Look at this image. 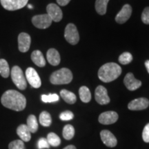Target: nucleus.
<instances>
[{"label": "nucleus", "instance_id": "nucleus-1", "mask_svg": "<svg viewBox=\"0 0 149 149\" xmlns=\"http://www.w3.org/2000/svg\"><path fill=\"white\" fill-rule=\"evenodd\" d=\"M1 102L3 107L15 111H23L26 106L25 97L15 90L6 91L1 97Z\"/></svg>", "mask_w": 149, "mask_h": 149}, {"label": "nucleus", "instance_id": "nucleus-2", "mask_svg": "<svg viewBox=\"0 0 149 149\" xmlns=\"http://www.w3.org/2000/svg\"><path fill=\"white\" fill-rule=\"evenodd\" d=\"M122 73V68L115 63H107L101 66L98 71V77L101 81L108 83L114 81Z\"/></svg>", "mask_w": 149, "mask_h": 149}, {"label": "nucleus", "instance_id": "nucleus-3", "mask_svg": "<svg viewBox=\"0 0 149 149\" xmlns=\"http://www.w3.org/2000/svg\"><path fill=\"white\" fill-rule=\"evenodd\" d=\"M72 79V72L66 68H61L54 72L51 75L50 81L53 84H69Z\"/></svg>", "mask_w": 149, "mask_h": 149}, {"label": "nucleus", "instance_id": "nucleus-4", "mask_svg": "<svg viewBox=\"0 0 149 149\" xmlns=\"http://www.w3.org/2000/svg\"><path fill=\"white\" fill-rule=\"evenodd\" d=\"M11 78L15 86L20 90H25L27 86V82L23 71L19 67L15 66L11 70Z\"/></svg>", "mask_w": 149, "mask_h": 149}, {"label": "nucleus", "instance_id": "nucleus-5", "mask_svg": "<svg viewBox=\"0 0 149 149\" xmlns=\"http://www.w3.org/2000/svg\"><path fill=\"white\" fill-rule=\"evenodd\" d=\"M64 37L66 40L72 45H75L79 42V35L77 27L73 24H68L64 31Z\"/></svg>", "mask_w": 149, "mask_h": 149}, {"label": "nucleus", "instance_id": "nucleus-6", "mask_svg": "<svg viewBox=\"0 0 149 149\" xmlns=\"http://www.w3.org/2000/svg\"><path fill=\"white\" fill-rule=\"evenodd\" d=\"M52 19L48 14L35 15L32 18V23L35 27L40 29H46L51 25Z\"/></svg>", "mask_w": 149, "mask_h": 149}, {"label": "nucleus", "instance_id": "nucleus-7", "mask_svg": "<svg viewBox=\"0 0 149 149\" xmlns=\"http://www.w3.org/2000/svg\"><path fill=\"white\" fill-rule=\"evenodd\" d=\"M0 1L6 10L13 11L24 8L29 0H0Z\"/></svg>", "mask_w": 149, "mask_h": 149}, {"label": "nucleus", "instance_id": "nucleus-8", "mask_svg": "<svg viewBox=\"0 0 149 149\" xmlns=\"http://www.w3.org/2000/svg\"><path fill=\"white\" fill-rule=\"evenodd\" d=\"M26 78L28 82L35 88H40L42 85L40 77L39 76L36 70L33 68H28L26 70Z\"/></svg>", "mask_w": 149, "mask_h": 149}, {"label": "nucleus", "instance_id": "nucleus-9", "mask_svg": "<svg viewBox=\"0 0 149 149\" xmlns=\"http://www.w3.org/2000/svg\"><path fill=\"white\" fill-rule=\"evenodd\" d=\"M47 14L51 17L52 21L59 22L63 17L62 11L61 8L55 3H50L46 7Z\"/></svg>", "mask_w": 149, "mask_h": 149}, {"label": "nucleus", "instance_id": "nucleus-10", "mask_svg": "<svg viewBox=\"0 0 149 149\" xmlns=\"http://www.w3.org/2000/svg\"><path fill=\"white\" fill-rule=\"evenodd\" d=\"M95 97L97 102L101 105L107 104L110 102V98L108 95L107 88H104L103 86H98L97 87L95 91Z\"/></svg>", "mask_w": 149, "mask_h": 149}, {"label": "nucleus", "instance_id": "nucleus-11", "mask_svg": "<svg viewBox=\"0 0 149 149\" xmlns=\"http://www.w3.org/2000/svg\"><path fill=\"white\" fill-rule=\"evenodd\" d=\"M149 106L148 99L144 97L137 98L128 104V109L130 111H142L147 109Z\"/></svg>", "mask_w": 149, "mask_h": 149}, {"label": "nucleus", "instance_id": "nucleus-12", "mask_svg": "<svg viewBox=\"0 0 149 149\" xmlns=\"http://www.w3.org/2000/svg\"><path fill=\"white\" fill-rule=\"evenodd\" d=\"M118 114L115 111H107L99 117V122L104 125L114 124L118 120Z\"/></svg>", "mask_w": 149, "mask_h": 149}, {"label": "nucleus", "instance_id": "nucleus-13", "mask_svg": "<svg viewBox=\"0 0 149 149\" xmlns=\"http://www.w3.org/2000/svg\"><path fill=\"white\" fill-rule=\"evenodd\" d=\"M31 39L29 34L26 33H20L18 37V47L22 53H26L29 50L31 46Z\"/></svg>", "mask_w": 149, "mask_h": 149}, {"label": "nucleus", "instance_id": "nucleus-14", "mask_svg": "<svg viewBox=\"0 0 149 149\" xmlns=\"http://www.w3.org/2000/svg\"><path fill=\"white\" fill-rule=\"evenodd\" d=\"M132 14V8L129 4H125L115 17V21L118 24H124L128 20Z\"/></svg>", "mask_w": 149, "mask_h": 149}, {"label": "nucleus", "instance_id": "nucleus-15", "mask_svg": "<svg viewBox=\"0 0 149 149\" xmlns=\"http://www.w3.org/2000/svg\"><path fill=\"white\" fill-rule=\"evenodd\" d=\"M124 84L129 91H135L138 89L141 86V82L139 80L135 79L133 74L128 72L124 77Z\"/></svg>", "mask_w": 149, "mask_h": 149}, {"label": "nucleus", "instance_id": "nucleus-16", "mask_svg": "<svg viewBox=\"0 0 149 149\" xmlns=\"http://www.w3.org/2000/svg\"><path fill=\"white\" fill-rule=\"evenodd\" d=\"M100 137L103 143L108 147H115L117 145V141L116 137L111 132L108 130H104L100 133Z\"/></svg>", "mask_w": 149, "mask_h": 149}, {"label": "nucleus", "instance_id": "nucleus-17", "mask_svg": "<svg viewBox=\"0 0 149 149\" xmlns=\"http://www.w3.org/2000/svg\"><path fill=\"white\" fill-rule=\"evenodd\" d=\"M46 57L49 64L53 66H57L60 63V55L59 52L55 48H51L48 50L46 54Z\"/></svg>", "mask_w": 149, "mask_h": 149}, {"label": "nucleus", "instance_id": "nucleus-18", "mask_svg": "<svg viewBox=\"0 0 149 149\" xmlns=\"http://www.w3.org/2000/svg\"><path fill=\"white\" fill-rule=\"evenodd\" d=\"M29 128L25 124H21L17 128V134L23 141H29L31 139V134Z\"/></svg>", "mask_w": 149, "mask_h": 149}, {"label": "nucleus", "instance_id": "nucleus-19", "mask_svg": "<svg viewBox=\"0 0 149 149\" xmlns=\"http://www.w3.org/2000/svg\"><path fill=\"white\" fill-rule=\"evenodd\" d=\"M31 59L35 65L39 67H44L46 65V60L42 52L35 51L31 54Z\"/></svg>", "mask_w": 149, "mask_h": 149}, {"label": "nucleus", "instance_id": "nucleus-20", "mask_svg": "<svg viewBox=\"0 0 149 149\" xmlns=\"http://www.w3.org/2000/svg\"><path fill=\"white\" fill-rule=\"evenodd\" d=\"M60 95L66 103L70 104H74L76 102V100H77L75 95L73 93L70 92V91L66 90V89H63V90L61 91Z\"/></svg>", "mask_w": 149, "mask_h": 149}, {"label": "nucleus", "instance_id": "nucleus-21", "mask_svg": "<svg viewBox=\"0 0 149 149\" xmlns=\"http://www.w3.org/2000/svg\"><path fill=\"white\" fill-rule=\"evenodd\" d=\"M27 127L31 133H36L37 130H38V122H37V118L35 115H29L27 119Z\"/></svg>", "mask_w": 149, "mask_h": 149}, {"label": "nucleus", "instance_id": "nucleus-22", "mask_svg": "<svg viewBox=\"0 0 149 149\" xmlns=\"http://www.w3.org/2000/svg\"><path fill=\"white\" fill-rule=\"evenodd\" d=\"M109 0H96L95 9L98 14L104 15L107 13V5Z\"/></svg>", "mask_w": 149, "mask_h": 149}, {"label": "nucleus", "instance_id": "nucleus-23", "mask_svg": "<svg viewBox=\"0 0 149 149\" xmlns=\"http://www.w3.org/2000/svg\"><path fill=\"white\" fill-rule=\"evenodd\" d=\"M80 100L84 103H88L91 100V93L86 86H81L79 90Z\"/></svg>", "mask_w": 149, "mask_h": 149}, {"label": "nucleus", "instance_id": "nucleus-24", "mask_svg": "<svg viewBox=\"0 0 149 149\" xmlns=\"http://www.w3.org/2000/svg\"><path fill=\"white\" fill-rule=\"evenodd\" d=\"M0 74L4 78L8 77L10 74L8 62L3 59H0Z\"/></svg>", "mask_w": 149, "mask_h": 149}, {"label": "nucleus", "instance_id": "nucleus-25", "mask_svg": "<svg viewBox=\"0 0 149 149\" xmlns=\"http://www.w3.org/2000/svg\"><path fill=\"white\" fill-rule=\"evenodd\" d=\"M40 122L43 126H46V127L49 126L52 123L51 115L48 112L43 111L40 115Z\"/></svg>", "mask_w": 149, "mask_h": 149}, {"label": "nucleus", "instance_id": "nucleus-26", "mask_svg": "<svg viewBox=\"0 0 149 149\" xmlns=\"http://www.w3.org/2000/svg\"><path fill=\"white\" fill-rule=\"evenodd\" d=\"M46 139H47L49 145H51L52 146L57 147L59 146L61 144V139L59 137V136L54 133H50L48 134Z\"/></svg>", "mask_w": 149, "mask_h": 149}, {"label": "nucleus", "instance_id": "nucleus-27", "mask_svg": "<svg viewBox=\"0 0 149 149\" xmlns=\"http://www.w3.org/2000/svg\"><path fill=\"white\" fill-rule=\"evenodd\" d=\"M63 137L67 140L71 139L74 135V128L73 126L70 124L66 125L63 129Z\"/></svg>", "mask_w": 149, "mask_h": 149}, {"label": "nucleus", "instance_id": "nucleus-28", "mask_svg": "<svg viewBox=\"0 0 149 149\" xmlns=\"http://www.w3.org/2000/svg\"><path fill=\"white\" fill-rule=\"evenodd\" d=\"M133 60V55L128 52H125L122 53L120 57H119V61L123 65H126L130 63Z\"/></svg>", "mask_w": 149, "mask_h": 149}, {"label": "nucleus", "instance_id": "nucleus-29", "mask_svg": "<svg viewBox=\"0 0 149 149\" xmlns=\"http://www.w3.org/2000/svg\"><path fill=\"white\" fill-rule=\"evenodd\" d=\"M59 97L57 94H50L46 95H42V102L45 103H50V102H55L59 101Z\"/></svg>", "mask_w": 149, "mask_h": 149}, {"label": "nucleus", "instance_id": "nucleus-30", "mask_svg": "<svg viewBox=\"0 0 149 149\" xmlns=\"http://www.w3.org/2000/svg\"><path fill=\"white\" fill-rule=\"evenodd\" d=\"M9 149H26L25 145L22 140H15L9 144Z\"/></svg>", "mask_w": 149, "mask_h": 149}, {"label": "nucleus", "instance_id": "nucleus-31", "mask_svg": "<svg viewBox=\"0 0 149 149\" xmlns=\"http://www.w3.org/2000/svg\"><path fill=\"white\" fill-rule=\"evenodd\" d=\"M74 115L71 111H66L61 113L60 115H59V118L62 121H68L71 120L73 119Z\"/></svg>", "mask_w": 149, "mask_h": 149}, {"label": "nucleus", "instance_id": "nucleus-32", "mask_svg": "<svg viewBox=\"0 0 149 149\" xmlns=\"http://www.w3.org/2000/svg\"><path fill=\"white\" fill-rule=\"evenodd\" d=\"M37 146H38L39 149H43V148H49L50 145L48 144L47 139L44 137H42L39 139L38 143H37Z\"/></svg>", "mask_w": 149, "mask_h": 149}, {"label": "nucleus", "instance_id": "nucleus-33", "mask_svg": "<svg viewBox=\"0 0 149 149\" xmlns=\"http://www.w3.org/2000/svg\"><path fill=\"white\" fill-rule=\"evenodd\" d=\"M141 20L145 24H149V7H146L141 14Z\"/></svg>", "mask_w": 149, "mask_h": 149}, {"label": "nucleus", "instance_id": "nucleus-34", "mask_svg": "<svg viewBox=\"0 0 149 149\" xmlns=\"http://www.w3.org/2000/svg\"><path fill=\"white\" fill-rule=\"evenodd\" d=\"M142 138L145 142H149V123L144 128L142 132Z\"/></svg>", "mask_w": 149, "mask_h": 149}, {"label": "nucleus", "instance_id": "nucleus-35", "mask_svg": "<svg viewBox=\"0 0 149 149\" xmlns=\"http://www.w3.org/2000/svg\"><path fill=\"white\" fill-rule=\"evenodd\" d=\"M70 0H57V2L59 5L61 6H66L68 3L70 2Z\"/></svg>", "mask_w": 149, "mask_h": 149}, {"label": "nucleus", "instance_id": "nucleus-36", "mask_svg": "<svg viewBox=\"0 0 149 149\" xmlns=\"http://www.w3.org/2000/svg\"><path fill=\"white\" fill-rule=\"evenodd\" d=\"M145 66H146L147 71H148V72L149 73V60H146L145 61Z\"/></svg>", "mask_w": 149, "mask_h": 149}, {"label": "nucleus", "instance_id": "nucleus-37", "mask_svg": "<svg viewBox=\"0 0 149 149\" xmlns=\"http://www.w3.org/2000/svg\"><path fill=\"white\" fill-rule=\"evenodd\" d=\"M64 149H76V147L73 145H69V146L65 147Z\"/></svg>", "mask_w": 149, "mask_h": 149}, {"label": "nucleus", "instance_id": "nucleus-38", "mask_svg": "<svg viewBox=\"0 0 149 149\" xmlns=\"http://www.w3.org/2000/svg\"><path fill=\"white\" fill-rule=\"evenodd\" d=\"M28 8H30V9H32L33 8V6L32 5H31V4H28Z\"/></svg>", "mask_w": 149, "mask_h": 149}]
</instances>
